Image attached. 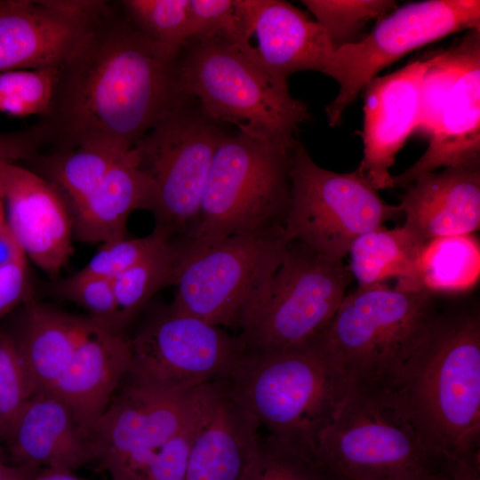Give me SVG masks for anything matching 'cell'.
Listing matches in <instances>:
<instances>
[{"label": "cell", "mask_w": 480, "mask_h": 480, "mask_svg": "<svg viewBox=\"0 0 480 480\" xmlns=\"http://www.w3.org/2000/svg\"><path fill=\"white\" fill-rule=\"evenodd\" d=\"M119 10L85 30L58 68L38 123L56 150L98 143L128 150L168 112L188 100L178 58L148 40Z\"/></svg>", "instance_id": "cell-1"}, {"label": "cell", "mask_w": 480, "mask_h": 480, "mask_svg": "<svg viewBox=\"0 0 480 480\" xmlns=\"http://www.w3.org/2000/svg\"><path fill=\"white\" fill-rule=\"evenodd\" d=\"M435 457L480 460V317L437 315L393 382Z\"/></svg>", "instance_id": "cell-2"}, {"label": "cell", "mask_w": 480, "mask_h": 480, "mask_svg": "<svg viewBox=\"0 0 480 480\" xmlns=\"http://www.w3.org/2000/svg\"><path fill=\"white\" fill-rule=\"evenodd\" d=\"M222 380L268 434L313 450L354 382L316 338L242 355Z\"/></svg>", "instance_id": "cell-3"}, {"label": "cell", "mask_w": 480, "mask_h": 480, "mask_svg": "<svg viewBox=\"0 0 480 480\" xmlns=\"http://www.w3.org/2000/svg\"><path fill=\"white\" fill-rule=\"evenodd\" d=\"M295 145L241 131L225 133L213 156L198 216L184 241L207 244L236 236L283 233Z\"/></svg>", "instance_id": "cell-4"}, {"label": "cell", "mask_w": 480, "mask_h": 480, "mask_svg": "<svg viewBox=\"0 0 480 480\" xmlns=\"http://www.w3.org/2000/svg\"><path fill=\"white\" fill-rule=\"evenodd\" d=\"M316 454L324 471L345 480H409L435 459L393 385L354 380Z\"/></svg>", "instance_id": "cell-5"}, {"label": "cell", "mask_w": 480, "mask_h": 480, "mask_svg": "<svg viewBox=\"0 0 480 480\" xmlns=\"http://www.w3.org/2000/svg\"><path fill=\"white\" fill-rule=\"evenodd\" d=\"M184 90L218 124L285 146L298 140L307 105L275 82L255 59L221 37L188 40L178 58Z\"/></svg>", "instance_id": "cell-6"}, {"label": "cell", "mask_w": 480, "mask_h": 480, "mask_svg": "<svg viewBox=\"0 0 480 480\" xmlns=\"http://www.w3.org/2000/svg\"><path fill=\"white\" fill-rule=\"evenodd\" d=\"M437 315L430 294L382 283L346 295L316 339L354 380L392 385Z\"/></svg>", "instance_id": "cell-7"}, {"label": "cell", "mask_w": 480, "mask_h": 480, "mask_svg": "<svg viewBox=\"0 0 480 480\" xmlns=\"http://www.w3.org/2000/svg\"><path fill=\"white\" fill-rule=\"evenodd\" d=\"M352 279L342 260L292 241L238 327L243 355L285 350L316 339L329 324Z\"/></svg>", "instance_id": "cell-8"}, {"label": "cell", "mask_w": 480, "mask_h": 480, "mask_svg": "<svg viewBox=\"0 0 480 480\" xmlns=\"http://www.w3.org/2000/svg\"><path fill=\"white\" fill-rule=\"evenodd\" d=\"M290 203L283 236L317 253L342 260L361 235L402 213L384 202L356 171L339 173L316 164L300 143L292 152Z\"/></svg>", "instance_id": "cell-9"}, {"label": "cell", "mask_w": 480, "mask_h": 480, "mask_svg": "<svg viewBox=\"0 0 480 480\" xmlns=\"http://www.w3.org/2000/svg\"><path fill=\"white\" fill-rule=\"evenodd\" d=\"M226 132L188 100L168 112L135 145L152 185L154 230L169 241L188 238L219 142Z\"/></svg>", "instance_id": "cell-10"}, {"label": "cell", "mask_w": 480, "mask_h": 480, "mask_svg": "<svg viewBox=\"0 0 480 480\" xmlns=\"http://www.w3.org/2000/svg\"><path fill=\"white\" fill-rule=\"evenodd\" d=\"M286 244L283 233L236 236L207 244L183 241L172 306L209 324L238 330L266 289Z\"/></svg>", "instance_id": "cell-11"}, {"label": "cell", "mask_w": 480, "mask_h": 480, "mask_svg": "<svg viewBox=\"0 0 480 480\" xmlns=\"http://www.w3.org/2000/svg\"><path fill=\"white\" fill-rule=\"evenodd\" d=\"M480 30V1L428 0L382 17L364 38L338 47L328 76L340 90L325 111L331 126L378 73L410 52L448 35Z\"/></svg>", "instance_id": "cell-12"}, {"label": "cell", "mask_w": 480, "mask_h": 480, "mask_svg": "<svg viewBox=\"0 0 480 480\" xmlns=\"http://www.w3.org/2000/svg\"><path fill=\"white\" fill-rule=\"evenodd\" d=\"M127 378L163 390L187 392L225 378L243 355L237 335L175 308L157 312L129 339Z\"/></svg>", "instance_id": "cell-13"}, {"label": "cell", "mask_w": 480, "mask_h": 480, "mask_svg": "<svg viewBox=\"0 0 480 480\" xmlns=\"http://www.w3.org/2000/svg\"><path fill=\"white\" fill-rule=\"evenodd\" d=\"M212 382L192 391L172 392L128 379L92 429L94 461L107 471L129 454L172 438L199 413Z\"/></svg>", "instance_id": "cell-14"}, {"label": "cell", "mask_w": 480, "mask_h": 480, "mask_svg": "<svg viewBox=\"0 0 480 480\" xmlns=\"http://www.w3.org/2000/svg\"><path fill=\"white\" fill-rule=\"evenodd\" d=\"M1 197L9 227L27 259L57 278L72 253L69 207L44 177L16 163L0 170Z\"/></svg>", "instance_id": "cell-15"}, {"label": "cell", "mask_w": 480, "mask_h": 480, "mask_svg": "<svg viewBox=\"0 0 480 480\" xmlns=\"http://www.w3.org/2000/svg\"><path fill=\"white\" fill-rule=\"evenodd\" d=\"M436 55L416 60L364 87L363 159L356 170L376 190L395 188L389 168L420 115L423 76Z\"/></svg>", "instance_id": "cell-16"}, {"label": "cell", "mask_w": 480, "mask_h": 480, "mask_svg": "<svg viewBox=\"0 0 480 480\" xmlns=\"http://www.w3.org/2000/svg\"><path fill=\"white\" fill-rule=\"evenodd\" d=\"M244 13L257 60L275 82L287 86L303 70L328 76L336 48L316 20L281 0H244Z\"/></svg>", "instance_id": "cell-17"}, {"label": "cell", "mask_w": 480, "mask_h": 480, "mask_svg": "<svg viewBox=\"0 0 480 480\" xmlns=\"http://www.w3.org/2000/svg\"><path fill=\"white\" fill-rule=\"evenodd\" d=\"M260 426L222 379L212 381L185 480H242L257 452Z\"/></svg>", "instance_id": "cell-18"}, {"label": "cell", "mask_w": 480, "mask_h": 480, "mask_svg": "<svg viewBox=\"0 0 480 480\" xmlns=\"http://www.w3.org/2000/svg\"><path fill=\"white\" fill-rule=\"evenodd\" d=\"M131 362L129 339L97 324L48 392L69 407L90 436L119 384L128 375Z\"/></svg>", "instance_id": "cell-19"}, {"label": "cell", "mask_w": 480, "mask_h": 480, "mask_svg": "<svg viewBox=\"0 0 480 480\" xmlns=\"http://www.w3.org/2000/svg\"><path fill=\"white\" fill-rule=\"evenodd\" d=\"M404 224L421 242L468 235L480 227L479 168L452 167L418 177L401 197Z\"/></svg>", "instance_id": "cell-20"}, {"label": "cell", "mask_w": 480, "mask_h": 480, "mask_svg": "<svg viewBox=\"0 0 480 480\" xmlns=\"http://www.w3.org/2000/svg\"><path fill=\"white\" fill-rule=\"evenodd\" d=\"M15 465L74 471L92 461L90 436L54 394L32 395L7 441Z\"/></svg>", "instance_id": "cell-21"}, {"label": "cell", "mask_w": 480, "mask_h": 480, "mask_svg": "<svg viewBox=\"0 0 480 480\" xmlns=\"http://www.w3.org/2000/svg\"><path fill=\"white\" fill-rule=\"evenodd\" d=\"M480 44L475 47L453 84L425 153L410 168L393 176L395 187L407 188L437 168H479Z\"/></svg>", "instance_id": "cell-22"}, {"label": "cell", "mask_w": 480, "mask_h": 480, "mask_svg": "<svg viewBox=\"0 0 480 480\" xmlns=\"http://www.w3.org/2000/svg\"><path fill=\"white\" fill-rule=\"evenodd\" d=\"M87 28L68 21L40 1H0V73L58 68Z\"/></svg>", "instance_id": "cell-23"}, {"label": "cell", "mask_w": 480, "mask_h": 480, "mask_svg": "<svg viewBox=\"0 0 480 480\" xmlns=\"http://www.w3.org/2000/svg\"><path fill=\"white\" fill-rule=\"evenodd\" d=\"M97 324L89 316L60 311L30 300L12 336L33 394L49 391Z\"/></svg>", "instance_id": "cell-24"}, {"label": "cell", "mask_w": 480, "mask_h": 480, "mask_svg": "<svg viewBox=\"0 0 480 480\" xmlns=\"http://www.w3.org/2000/svg\"><path fill=\"white\" fill-rule=\"evenodd\" d=\"M152 185L133 147L125 151L100 185L71 211L73 232L83 242L104 244L126 236L137 210L150 211Z\"/></svg>", "instance_id": "cell-25"}, {"label": "cell", "mask_w": 480, "mask_h": 480, "mask_svg": "<svg viewBox=\"0 0 480 480\" xmlns=\"http://www.w3.org/2000/svg\"><path fill=\"white\" fill-rule=\"evenodd\" d=\"M480 276V245L472 234L433 238L421 247L409 277L395 288L404 292L458 293Z\"/></svg>", "instance_id": "cell-26"}, {"label": "cell", "mask_w": 480, "mask_h": 480, "mask_svg": "<svg viewBox=\"0 0 480 480\" xmlns=\"http://www.w3.org/2000/svg\"><path fill=\"white\" fill-rule=\"evenodd\" d=\"M424 244L404 225L391 229L382 226L359 236L348 251V269L357 288L389 278H396V283L406 279Z\"/></svg>", "instance_id": "cell-27"}, {"label": "cell", "mask_w": 480, "mask_h": 480, "mask_svg": "<svg viewBox=\"0 0 480 480\" xmlns=\"http://www.w3.org/2000/svg\"><path fill=\"white\" fill-rule=\"evenodd\" d=\"M125 151L90 143L56 150L41 162L49 181L64 197L71 212L100 185Z\"/></svg>", "instance_id": "cell-28"}, {"label": "cell", "mask_w": 480, "mask_h": 480, "mask_svg": "<svg viewBox=\"0 0 480 480\" xmlns=\"http://www.w3.org/2000/svg\"><path fill=\"white\" fill-rule=\"evenodd\" d=\"M182 254L183 242H169L112 280L124 329L158 291L175 284Z\"/></svg>", "instance_id": "cell-29"}, {"label": "cell", "mask_w": 480, "mask_h": 480, "mask_svg": "<svg viewBox=\"0 0 480 480\" xmlns=\"http://www.w3.org/2000/svg\"><path fill=\"white\" fill-rule=\"evenodd\" d=\"M211 390V386L209 393ZM205 403L182 430L151 449L132 452L106 472L111 480H185L190 447L197 430Z\"/></svg>", "instance_id": "cell-30"}, {"label": "cell", "mask_w": 480, "mask_h": 480, "mask_svg": "<svg viewBox=\"0 0 480 480\" xmlns=\"http://www.w3.org/2000/svg\"><path fill=\"white\" fill-rule=\"evenodd\" d=\"M119 4L148 40L170 58L180 56L188 42V0H124Z\"/></svg>", "instance_id": "cell-31"}, {"label": "cell", "mask_w": 480, "mask_h": 480, "mask_svg": "<svg viewBox=\"0 0 480 480\" xmlns=\"http://www.w3.org/2000/svg\"><path fill=\"white\" fill-rule=\"evenodd\" d=\"M242 480H327L315 450L268 434Z\"/></svg>", "instance_id": "cell-32"}, {"label": "cell", "mask_w": 480, "mask_h": 480, "mask_svg": "<svg viewBox=\"0 0 480 480\" xmlns=\"http://www.w3.org/2000/svg\"><path fill=\"white\" fill-rule=\"evenodd\" d=\"M480 30H469L461 42L436 55L421 85L420 115L416 130L429 137L437 126L443 108L471 52L480 44Z\"/></svg>", "instance_id": "cell-33"}, {"label": "cell", "mask_w": 480, "mask_h": 480, "mask_svg": "<svg viewBox=\"0 0 480 480\" xmlns=\"http://www.w3.org/2000/svg\"><path fill=\"white\" fill-rule=\"evenodd\" d=\"M333 46L352 43L357 31L369 20L382 18L396 8L390 0H304Z\"/></svg>", "instance_id": "cell-34"}, {"label": "cell", "mask_w": 480, "mask_h": 480, "mask_svg": "<svg viewBox=\"0 0 480 480\" xmlns=\"http://www.w3.org/2000/svg\"><path fill=\"white\" fill-rule=\"evenodd\" d=\"M187 37H221L242 49L252 45L240 0H188Z\"/></svg>", "instance_id": "cell-35"}, {"label": "cell", "mask_w": 480, "mask_h": 480, "mask_svg": "<svg viewBox=\"0 0 480 480\" xmlns=\"http://www.w3.org/2000/svg\"><path fill=\"white\" fill-rule=\"evenodd\" d=\"M33 395L30 380L10 332L0 331V439L8 441Z\"/></svg>", "instance_id": "cell-36"}, {"label": "cell", "mask_w": 480, "mask_h": 480, "mask_svg": "<svg viewBox=\"0 0 480 480\" xmlns=\"http://www.w3.org/2000/svg\"><path fill=\"white\" fill-rule=\"evenodd\" d=\"M58 68L0 73V110L14 116L48 111Z\"/></svg>", "instance_id": "cell-37"}, {"label": "cell", "mask_w": 480, "mask_h": 480, "mask_svg": "<svg viewBox=\"0 0 480 480\" xmlns=\"http://www.w3.org/2000/svg\"><path fill=\"white\" fill-rule=\"evenodd\" d=\"M54 290L61 298L86 310L100 326L123 333L112 280L76 272L59 281Z\"/></svg>", "instance_id": "cell-38"}, {"label": "cell", "mask_w": 480, "mask_h": 480, "mask_svg": "<svg viewBox=\"0 0 480 480\" xmlns=\"http://www.w3.org/2000/svg\"><path fill=\"white\" fill-rule=\"evenodd\" d=\"M169 242L172 241L153 230L143 237L124 236L101 244V247L78 273L113 280Z\"/></svg>", "instance_id": "cell-39"}, {"label": "cell", "mask_w": 480, "mask_h": 480, "mask_svg": "<svg viewBox=\"0 0 480 480\" xmlns=\"http://www.w3.org/2000/svg\"><path fill=\"white\" fill-rule=\"evenodd\" d=\"M27 259L0 267V319L20 303L29 300Z\"/></svg>", "instance_id": "cell-40"}, {"label": "cell", "mask_w": 480, "mask_h": 480, "mask_svg": "<svg viewBox=\"0 0 480 480\" xmlns=\"http://www.w3.org/2000/svg\"><path fill=\"white\" fill-rule=\"evenodd\" d=\"M44 142V135L38 124L21 132H0V170L5 164L32 158Z\"/></svg>", "instance_id": "cell-41"}, {"label": "cell", "mask_w": 480, "mask_h": 480, "mask_svg": "<svg viewBox=\"0 0 480 480\" xmlns=\"http://www.w3.org/2000/svg\"><path fill=\"white\" fill-rule=\"evenodd\" d=\"M427 480H480V460L439 455L427 473Z\"/></svg>", "instance_id": "cell-42"}, {"label": "cell", "mask_w": 480, "mask_h": 480, "mask_svg": "<svg viewBox=\"0 0 480 480\" xmlns=\"http://www.w3.org/2000/svg\"><path fill=\"white\" fill-rule=\"evenodd\" d=\"M22 259L27 258L9 227L4 203L0 198V267Z\"/></svg>", "instance_id": "cell-43"}, {"label": "cell", "mask_w": 480, "mask_h": 480, "mask_svg": "<svg viewBox=\"0 0 480 480\" xmlns=\"http://www.w3.org/2000/svg\"><path fill=\"white\" fill-rule=\"evenodd\" d=\"M42 468L7 465L0 460V480H31Z\"/></svg>", "instance_id": "cell-44"}, {"label": "cell", "mask_w": 480, "mask_h": 480, "mask_svg": "<svg viewBox=\"0 0 480 480\" xmlns=\"http://www.w3.org/2000/svg\"><path fill=\"white\" fill-rule=\"evenodd\" d=\"M31 480H85L72 470L61 468H42Z\"/></svg>", "instance_id": "cell-45"}, {"label": "cell", "mask_w": 480, "mask_h": 480, "mask_svg": "<svg viewBox=\"0 0 480 480\" xmlns=\"http://www.w3.org/2000/svg\"><path fill=\"white\" fill-rule=\"evenodd\" d=\"M327 480H345V479L327 474Z\"/></svg>", "instance_id": "cell-46"}, {"label": "cell", "mask_w": 480, "mask_h": 480, "mask_svg": "<svg viewBox=\"0 0 480 480\" xmlns=\"http://www.w3.org/2000/svg\"><path fill=\"white\" fill-rule=\"evenodd\" d=\"M409 480H427V474L425 476H423L413 478V479H409Z\"/></svg>", "instance_id": "cell-47"}, {"label": "cell", "mask_w": 480, "mask_h": 480, "mask_svg": "<svg viewBox=\"0 0 480 480\" xmlns=\"http://www.w3.org/2000/svg\"><path fill=\"white\" fill-rule=\"evenodd\" d=\"M0 460H3L1 450H0Z\"/></svg>", "instance_id": "cell-48"}]
</instances>
